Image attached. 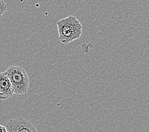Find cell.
Returning a JSON list of instances; mask_svg holds the SVG:
<instances>
[{
  "mask_svg": "<svg viewBox=\"0 0 149 132\" xmlns=\"http://www.w3.org/2000/svg\"><path fill=\"white\" fill-rule=\"evenodd\" d=\"M59 39L64 45L79 39L82 34V25L75 17L70 15L57 21Z\"/></svg>",
  "mask_w": 149,
  "mask_h": 132,
  "instance_id": "obj_1",
  "label": "cell"
},
{
  "mask_svg": "<svg viewBox=\"0 0 149 132\" xmlns=\"http://www.w3.org/2000/svg\"><path fill=\"white\" fill-rule=\"evenodd\" d=\"M5 73L10 81L13 93L19 95L27 92L29 85V79L24 69L21 66H11Z\"/></svg>",
  "mask_w": 149,
  "mask_h": 132,
  "instance_id": "obj_2",
  "label": "cell"
},
{
  "mask_svg": "<svg viewBox=\"0 0 149 132\" xmlns=\"http://www.w3.org/2000/svg\"><path fill=\"white\" fill-rule=\"evenodd\" d=\"M5 127L8 132H38L31 122L22 117L10 120Z\"/></svg>",
  "mask_w": 149,
  "mask_h": 132,
  "instance_id": "obj_3",
  "label": "cell"
},
{
  "mask_svg": "<svg viewBox=\"0 0 149 132\" xmlns=\"http://www.w3.org/2000/svg\"><path fill=\"white\" fill-rule=\"evenodd\" d=\"M13 94L12 84L6 73H0V100L12 97Z\"/></svg>",
  "mask_w": 149,
  "mask_h": 132,
  "instance_id": "obj_4",
  "label": "cell"
},
{
  "mask_svg": "<svg viewBox=\"0 0 149 132\" xmlns=\"http://www.w3.org/2000/svg\"><path fill=\"white\" fill-rule=\"evenodd\" d=\"M6 11H7V5L5 1L0 0V17L4 15Z\"/></svg>",
  "mask_w": 149,
  "mask_h": 132,
  "instance_id": "obj_5",
  "label": "cell"
},
{
  "mask_svg": "<svg viewBox=\"0 0 149 132\" xmlns=\"http://www.w3.org/2000/svg\"><path fill=\"white\" fill-rule=\"evenodd\" d=\"M0 132H8L5 126L0 124Z\"/></svg>",
  "mask_w": 149,
  "mask_h": 132,
  "instance_id": "obj_6",
  "label": "cell"
}]
</instances>
